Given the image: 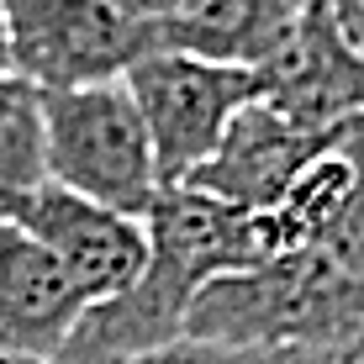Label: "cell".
Returning a JSON list of instances; mask_svg holds the SVG:
<instances>
[{"mask_svg":"<svg viewBox=\"0 0 364 364\" xmlns=\"http://www.w3.org/2000/svg\"><path fill=\"white\" fill-rule=\"evenodd\" d=\"M148 264L122 296L90 301L53 364H132L180 343L200 285L259 264V217L196 185H169L148 206Z\"/></svg>","mask_w":364,"mask_h":364,"instance_id":"cell-1","label":"cell"},{"mask_svg":"<svg viewBox=\"0 0 364 364\" xmlns=\"http://www.w3.org/2000/svg\"><path fill=\"white\" fill-rule=\"evenodd\" d=\"M359 122H348V132L338 137L322 159H311L306 169L291 180V191L274 200L259 217V237H264V254H291V248H322V237L333 232V222L343 217L348 196L359 185Z\"/></svg>","mask_w":364,"mask_h":364,"instance_id":"cell-11","label":"cell"},{"mask_svg":"<svg viewBox=\"0 0 364 364\" xmlns=\"http://www.w3.org/2000/svg\"><path fill=\"white\" fill-rule=\"evenodd\" d=\"M0 74H16V69H11V21H6V0H0Z\"/></svg>","mask_w":364,"mask_h":364,"instance_id":"cell-17","label":"cell"},{"mask_svg":"<svg viewBox=\"0 0 364 364\" xmlns=\"http://www.w3.org/2000/svg\"><path fill=\"white\" fill-rule=\"evenodd\" d=\"M80 311L85 296L74 291L69 269L27 228L0 217V348L53 364Z\"/></svg>","mask_w":364,"mask_h":364,"instance_id":"cell-9","label":"cell"},{"mask_svg":"<svg viewBox=\"0 0 364 364\" xmlns=\"http://www.w3.org/2000/svg\"><path fill=\"white\" fill-rule=\"evenodd\" d=\"M48 180L43 90L21 74H0V196Z\"/></svg>","mask_w":364,"mask_h":364,"instance_id":"cell-12","label":"cell"},{"mask_svg":"<svg viewBox=\"0 0 364 364\" xmlns=\"http://www.w3.org/2000/svg\"><path fill=\"white\" fill-rule=\"evenodd\" d=\"M185 338L232 348L364 343V274H348L322 248L269 254L200 285L185 311Z\"/></svg>","mask_w":364,"mask_h":364,"instance_id":"cell-2","label":"cell"},{"mask_svg":"<svg viewBox=\"0 0 364 364\" xmlns=\"http://www.w3.org/2000/svg\"><path fill=\"white\" fill-rule=\"evenodd\" d=\"M48 180L127 217H148L159 200V164L148 127L122 80L85 90H43Z\"/></svg>","mask_w":364,"mask_h":364,"instance_id":"cell-3","label":"cell"},{"mask_svg":"<svg viewBox=\"0 0 364 364\" xmlns=\"http://www.w3.org/2000/svg\"><path fill=\"white\" fill-rule=\"evenodd\" d=\"M348 364H364V348H359V354H354V359H348Z\"/></svg>","mask_w":364,"mask_h":364,"instance_id":"cell-19","label":"cell"},{"mask_svg":"<svg viewBox=\"0 0 364 364\" xmlns=\"http://www.w3.org/2000/svg\"><path fill=\"white\" fill-rule=\"evenodd\" d=\"M306 6H322V11H333L338 21H343L348 32L364 43V0H306Z\"/></svg>","mask_w":364,"mask_h":364,"instance_id":"cell-16","label":"cell"},{"mask_svg":"<svg viewBox=\"0 0 364 364\" xmlns=\"http://www.w3.org/2000/svg\"><path fill=\"white\" fill-rule=\"evenodd\" d=\"M348 122H333V127H296L291 117H280L264 100H248L243 111L232 117V127L222 132L217 154L200 164L185 185L217 196V200H232L243 211H269L274 200L291 191V180L311 159H322L338 137L348 132Z\"/></svg>","mask_w":364,"mask_h":364,"instance_id":"cell-7","label":"cell"},{"mask_svg":"<svg viewBox=\"0 0 364 364\" xmlns=\"http://www.w3.org/2000/svg\"><path fill=\"white\" fill-rule=\"evenodd\" d=\"M0 364H48V359H32V354H6V348H0Z\"/></svg>","mask_w":364,"mask_h":364,"instance_id":"cell-18","label":"cell"},{"mask_svg":"<svg viewBox=\"0 0 364 364\" xmlns=\"http://www.w3.org/2000/svg\"><path fill=\"white\" fill-rule=\"evenodd\" d=\"M106 6H117L122 16L143 21V27H164V21H180L191 11H200L206 0H106Z\"/></svg>","mask_w":364,"mask_h":364,"instance_id":"cell-15","label":"cell"},{"mask_svg":"<svg viewBox=\"0 0 364 364\" xmlns=\"http://www.w3.org/2000/svg\"><path fill=\"white\" fill-rule=\"evenodd\" d=\"M137 117L154 143L159 185H185L191 174L217 154L222 132L232 117L259 100V69L243 64H211L196 53H174V48H154L148 58L122 74Z\"/></svg>","mask_w":364,"mask_h":364,"instance_id":"cell-4","label":"cell"},{"mask_svg":"<svg viewBox=\"0 0 364 364\" xmlns=\"http://www.w3.org/2000/svg\"><path fill=\"white\" fill-rule=\"evenodd\" d=\"M11 69L37 90H85L122 80L159 48V32L106 0H6Z\"/></svg>","mask_w":364,"mask_h":364,"instance_id":"cell-5","label":"cell"},{"mask_svg":"<svg viewBox=\"0 0 364 364\" xmlns=\"http://www.w3.org/2000/svg\"><path fill=\"white\" fill-rule=\"evenodd\" d=\"M322 254H333L348 274H364V122H359V185L348 196L343 217L333 222V232L322 237Z\"/></svg>","mask_w":364,"mask_h":364,"instance_id":"cell-14","label":"cell"},{"mask_svg":"<svg viewBox=\"0 0 364 364\" xmlns=\"http://www.w3.org/2000/svg\"><path fill=\"white\" fill-rule=\"evenodd\" d=\"M259 100L296 127H333L364 111V43L333 11L306 6L291 43L259 69Z\"/></svg>","mask_w":364,"mask_h":364,"instance_id":"cell-8","label":"cell"},{"mask_svg":"<svg viewBox=\"0 0 364 364\" xmlns=\"http://www.w3.org/2000/svg\"><path fill=\"white\" fill-rule=\"evenodd\" d=\"M301 11H306V0H206L200 11L164 21L154 32H159V48H174V53L264 69L301 27Z\"/></svg>","mask_w":364,"mask_h":364,"instance_id":"cell-10","label":"cell"},{"mask_svg":"<svg viewBox=\"0 0 364 364\" xmlns=\"http://www.w3.org/2000/svg\"><path fill=\"white\" fill-rule=\"evenodd\" d=\"M0 217L27 228L69 269L85 306L106 301V296H122L148 264V222L143 217H127V211H111L100 200H85L53 180L32 185V191L0 196Z\"/></svg>","mask_w":364,"mask_h":364,"instance_id":"cell-6","label":"cell"},{"mask_svg":"<svg viewBox=\"0 0 364 364\" xmlns=\"http://www.w3.org/2000/svg\"><path fill=\"white\" fill-rule=\"evenodd\" d=\"M364 343H322V348H301V343H280V348H232V343H196V338H180V343L159 348V354H143L132 364H348Z\"/></svg>","mask_w":364,"mask_h":364,"instance_id":"cell-13","label":"cell"}]
</instances>
